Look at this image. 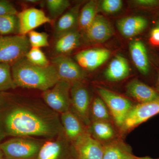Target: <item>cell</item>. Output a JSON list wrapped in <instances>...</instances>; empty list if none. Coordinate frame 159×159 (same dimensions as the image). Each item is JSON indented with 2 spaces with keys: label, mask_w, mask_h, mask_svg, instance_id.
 Segmentation results:
<instances>
[{
  "label": "cell",
  "mask_w": 159,
  "mask_h": 159,
  "mask_svg": "<svg viewBox=\"0 0 159 159\" xmlns=\"http://www.w3.org/2000/svg\"><path fill=\"white\" fill-rule=\"evenodd\" d=\"M31 47L27 35L0 37V63L11 66L25 57Z\"/></svg>",
  "instance_id": "cell-4"
},
{
  "label": "cell",
  "mask_w": 159,
  "mask_h": 159,
  "mask_svg": "<svg viewBox=\"0 0 159 159\" xmlns=\"http://www.w3.org/2000/svg\"><path fill=\"white\" fill-rule=\"evenodd\" d=\"M63 132L59 114L43 100L0 92V143L8 137L53 139Z\"/></svg>",
  "instance_id": "cell-1"
},
{
  "label": "cell",
  "mask_w": 159,
  "mask_h": 159,
  "mask_svg": "<svg viewBox=\"0 0 159 159\" xmlns=\"http://www.w3.org/2000/svg\"><path fill=\"white\" fill-rule=\"evenodd\" d=\"M18 13L16 9L9 1L0 0V16L16 15Z\"/></svg>",
  "instance_id": "cell-32"
},
{
  "label": "cell",
  "mask_w": 159,
  "mask_h": 159,
  "mask_svg": "<svg viewBox=\"0 0 159 159\" xmlns=\"http://www.w3.org/2000/svg\"><path fill=\"white\" fill-rule=\"evenodd\" d=\"M126 92L127 95L138 103L150 102L159 98V93L156 89L137 79L128 83Z\"/></svg>",
  "instance_id": "cell-16"
},
{
  "label": "cell",
  "mask_w": 159,
  "mask_h": 159,
  "mask_svg": "<svg viewBox=\"0 0 159 159\" xmlns=\"http://www.w3.org/2000/svg\"><path fill=\"white\" fill-rule=\"evenodd\" d=\"M78 159H102L103 145L92 136L89 130L73 143Z\"/></svg>",
  "instance_id": "cell-12"
},
{
  "label": "cell",
  "mask_w": 159,
  "mask_h": 159,
  "mask_svg": "<svg viewBox=\"0 0 159 159\" xmlns=\"http://www.w3.org/2000/svg\"><path fill=\"white\" fill-rule=\"evenodd\" d=\"M129 49L132 60L138 70L142 75H148L150 71V63L144 43L134 40L129 43Z\"/></svg>",
  "instance_id": "cell-19"
},
{
  "label": "cell",
  "mask_w": 159,
  "mask_h": 159,
  "mask_svg": "<svg viewBox=\"0 0 159 159\" xmlns=\"http://www.w3.org/2000/svg\"><path fill=\"white\" fill-rule=\"evenodd\" d=\"M158 114L159 98L150 102L138 103L129 111L120 130L123 134L130 131Z\"/></svg>",
  "instance_id": "cell-9"
},
{
  "label": "cell",
  "mask_w": 159,
  "mask_h": 159,
  "mask_svg": "<svg viewBox=\"0 0 159 159\" xmlns=\"http://www.w3.org/2000/svg\"><path fill=\"white\" fill-rule=\"evenodd\" d=\"M35 159H78L73 143L64 131L53 139H45Z\"/></svg>",
  "instance_id": "cell-5"
},
{
  "label": "cell",
  "mask_w": 159,
  "mask_h": 159,
  "mask_svg": "<svg viewBox=\"0 0 159 159\" xmlns=\"http://www.w3.org/2000/svg\"><path fill=\"white\" fill-rule=\"evenodd\" d=\"M135 159H159V158H152L149 157H138Z\"/></svg>",
  "instance_id": "cell-36"
},
{
  "label": "cell",
  "mask_w": 159,
  "mask_h": 159,
  "mask_svg": "<svg viewBox=\"0 0 159 159\" xmlns=\"http://www.w3.org/2000/svg\"><path fill=\"white\" fill-rule=\"evenodd\" d=\"M87 39L90 42L99 43L108 40L113 34L109 21L102 16L97 15L90 26L85 31Z\"/></svg>",
  "instance_id": "cell-14"
},
{
  "label": "cell",
  "mask_w": 159,
  "mask_h": 159,
  "mask_svg": "<svg viewBox=\"0 0 159 159\" xmlns=\"http://www.w3.org/2000/svg\"><path fill=\"white\" fill-rule=\"evenodd\" d=\"M25 57L29 62L38 66L46 67L51 64L45 54L40 48H31Z\"/></svg>",
  "instance_id": "cell-29"
},
{
  "label": "cell",
  "mask_w": 159,
  "mask_h": 159,
  "mask_svg": "<svg viewBox=\"0 0 159 159\" xmlns=\"http://www.w3.org/2000/svg\"><path fill=\"white\" fill-rule=\"evenodd\" d=\"M97 93L107 106L113 122L119 128L134 105L129 99L103 88H98Z\"/></svg>",
  "instance_id": "cell-6"
},
{
  "label": "cell",
  "mask_w": 159,
  "mask_h": 159,
  "mask_svg": "<svg viewBox=\"0 0 159 159\" xmlns=\"http://www.w3.org/2000/svg\"><path fill=\"white\" fill-rule=\"evenodd\" d=\"M80 33L77 30L70 31L56 38L54 51L57 55H67L80 45Z\"/></svg>",
  "instance_id": "cell-23"
},
{
  "label": "cell",
  "mask_w": 159,
  "mask_h": 159,
  "mask_svg": "<svg viewBox=\"0 0 159 159\" xmlns=\"http://www.w3.org/2000/svg\"><path fill=\"white\" fill-rule=\"evenodd\" d=\"M133 3L140 8L151 9L159 6V1L157 0H136Z\"/></svg>",
  "instance_id": "cell-33"
},
{
  "label": "cell",
  "mask_w": 159,
  "mask_h": 159,
  "mask_svg": "<svg viewBox=\"0 0 159 159\" xmlns=\"http://www.w3.org/2000/svg\"><path fill=\"white\" fill-rule=\"evenodd\" d=\"M46 6L51 17L55 19L62 15L70 6L68 0H48Z\"/></svg>",
  "instance_id": "cell-27"
},
{
  "label": "cell",
  "mask_w": 159,
  "mask_h": 159,
  "mask_svg": "<svg viewBox=\"0 0 159 159\" xmlns=\"http://www.w3.org/2000/svg\"><path fill=\"white\" fill-rule=\"evenodd\" d=\"M45 139L15 137L0 143V149L6 159H35Z\"/></svg>",
  "instance_id": "cell-3"
},
{
  "label": "cell",
  "mask_w": 159,
  "mask_h": 159,
  "mask_svg": "<svg viewBox=\"0 0 159 159\" xmlns=\"http://www.w3.org/2000/svg\"><path fill=\"white\" fill-rule=\"evenodd\" d=\"M25 2L31 3H35L38 2L39 1L37 0H28V1H25Z\"/></svg>",
  "instance_id": "cell-37"
},
{
  "label": "cell",
  "mask_w": 159,
  "mask_h": 159,
  "mask_svg": "<svg viewBox=\"0 0 159 159\" xmlns=\"http://www.w3.org/2000/svg\"><path fill=\"white\" fill-rule=\"evenodd\" d=\"M16 87L12 79L11 66L0 63V92H6Z\"/></svg>",
  "instance_id": "cell-26"
},
{
  "label": "cell",
  "mask_w": 159,
  "mask_h": 159,
  "mask_svg": "<svg viewBox=\"0 0 159 159\" xmlns=\"http://www.w3.org/2000/svg\"><path fill=\"white\" fill-rule=\"evenodd\" d=\"M11 75L16 87L34 89L44 92L51 89L60 80L54 66L34 65L25 57L11 66Z\"/></svg>",
  "instance_id": "cell-2"
},
{
  "label": "cell",
  "mask_w": 159,
  "mask_h": 159,
  "mask_svg": "<svg viewBox=\"0 0 159 159\" xmlns=\"http://www.w3.org/2000/svg\"><path fill=\"white\" fill-rule=\"evenodd\" d=\"M149 42L154 47H159V27H156L151 31Z\"/></svg>",
  "instance_id": "cell-34"
},
{
  "label": "cell",
  "mask_w": 159,
  "mask_h": 159,
  "mask_svg": "<svg viewBox=\"0 0 159 159\" xmlns=\"http://www.w3.org/2000/svg\"><path fill=\"white\" fill-rule=\"evenodd\" d=\"M157 27H159V23H158V25H157Z\"/></svg>",
  "instance_id": "cell-39"
},
{
  "label": "cell",
  "mask_w": 159,
  "mask_h": 159,
  "mask_svg": "<svg viewBox=\"0 0 159 159\" xmlns=\"http://www.w3.org/2000/svg\"><path fill=\"white\" fill-rule=\"evenodd\" d=\"M102 159H135L130 146L120 138L103 144Z\"/></svg>",
  "instance_id": "cell-20"
},
{
  "label": "cell",
  "mask_w": 159,
  "mask_h": 159,
  "mask_svg": "<svg viewBox=\"0 0 159 159\" xmlns=\"http://www.w3.org/2000/svg\"><path fill=\"white\" fill-rule=\"evenodd\" d=\"M70 97V110L89 127L91 124L90 111L92 100L89 91L83 81L71 84Z\"/></svg>",
  "instance_id": "cell-8"
},
{
  "label": "cell",
  "mask_w": 159,
  "mask_h": 159,
  "mask_svg": "<svg viewBox=\"0 0 159 159\" xmlns=\"http://www.w3.org/2000/svg\"><path fill=\"white\" fill-rule=\"evenodd\" d=\"M110 55V51L107 49H90L78 52L75 59L82 69L92 71L105 63Z\"/></svg>",
  "instance_id": "cell-13"
},
{
  "label": "cell",
  "mask_w": 159,
  "mask_h": 159,
  "mask_svg": "<svg viewBox=\"0 0 159 159\" xmlns=\"http://www.w3.org/2000/svg\"><path fill=\"white\" fill-rule=\"evenodd\" d=\"M71 84L60 80L51 89L43 92V101L60 115L70 109Z\"/></svg>",
  "instance_id": "cell-7"
},
{
  "label": "cell",
  "mask_w": 159,
  "mask_h": 159,
  "mask_svg": "<svg viewBox=\"0 0 159 159\" xmlns=\"http://www.w3.org/2000/svg\"><path fill=\"white\" fill-rule=\"evenodd\" d=\"M99 2L97 1H89L83 6L80 11L78 26L85 31L97 17L99 9Z\"/></svg>",
  "instance_id": "cell-24"
},
{
  "label": "cell",
  "mask_w": 159,
  "mask_h": 159,
  "mask_svg": "<svg viewBox=\"0 0 159 159\" xmlns=\"http://www.w3.org/2000/svg\"><path fill=\"white\" fill-rule=\"evenodd\" d=\"M60 116L65 135L73 144L89 130L88 126L70 109Z\"/></svg>",
  "instance_id": "cell-15"
},
{
  "label": "cell",
  "mask_w": 159,
  "mask_h": 159,
  "mask_svg": "<svg viewBox=\"0 0 159 159\" xmlns=\"http://www.w3.org/2000/svg\"><path fill=\"white\" fill-rule=\"evenodd\" d=\"M91 123L96 121L113 122L108 107L101 97H95L92 100L90 111Z\"/></svg>",
  "instance_id": "cell-25"
},
{
  "label": "cell",
  "mask_w": 159,
  "mask_h": 159,
  "mask_svg": "<svg viewBox=\"0 0 159 159\" xmlns=\"http://www.w3.org/2000/svg\"><path fill=\"white\" fill-rule=\"evenodd\" d=\"M19 34L27 35L30 31L47 23L51 20L43 11L34 8L24 9L17 15Z\"/></svg>",
  "instance_id": "cell-11"
},
{
  "label": "cell",
  "mask_w": 159,
  "mask_h": 159,
  "mask_svg": "<svg viewBox=\"0 0 159 159\" xmlns=\"http://www.w3.org/2000/svg\"><path fill=\"white\" fill-rule=\"evenodd\" d=\"M16 32L18 33L17 16H0V34L7 35Z\"/></svg>",
  "instance_id": "cell-28"
},
{
  "label": "cell",
  "mask_w": 159,
  "mask_h": 159,
  "mask_svg": "<svg viewBox=\"0 0 159 159\" xmlns=\"http://www.w3.org/2000/svg\"><path fill=\"white\" fill-rule=\"evenodd\" d=\"M0 159H6L5 156L2 151L0 149Z\"/></svg>",
  "instance_id": "cell-38"
},
{
  "label": "cell",
  "mask_w": 159,
  "mask_h": 159,
  "mask_svg": "<svg viewBox=\"0 0 159 159\" xmlns=\"http://www.w3.org/2000/svg\"><path fill=\"white\" fill-rule=\"evenodd\" d=\"M59 79L72 84L83 81L85 74L82 68L77 62L67 55H57L52 59Z\"/></svg>",
  "instance_id": "cell-10"
},
{
  "label": "cell",
  "mask_w": 159,
  "mask_h": 159,
  "mask_svg": "<svg viewBox=\"0 0 159 159\" xmlns=\"http://www.w3.org/2000/svg\"><path fill=\"white\" fill-rule=\"evenodd\" d=\"M156 90L159 93V72L158 74L157 77L156 82Z\"/></svg>",
  "instance_id": "cell-35"
},
{
  "label": "cell",
  "mask_w": 159,
  "mask_h": 159,
  "mask_svg": "<svg viewBox=\"0 0 159 159\" xmlns=\"http://www.w3.org/2000/svg\"><path fill=\"white\" fill-rule=\"evenodd\" d=\"M89 130L92 136L102 145L119 138L112 122L107 121L92 122Z\"/></svg>",
  "instance_id": "cell-22"
},
{
  "label": "cell",
  "mask_w": 159,
  "mask_h": 159,
  "mask_svg": "<svg viewBox=\"0 0 159 159\" xmlns=\"http://www.w3.org/2000/svg\"><path fill=\"white\" fill-rule=\"evenodd\" d=\"M28 38L31 48H40L49 46L48 35L46 32L30 31L28 34Z\"/></svg>",
  "instance_id": "cell-30"
},
{
  "label": "cell",
  "mask_w": 159,
  "mask_h": 159,
  "mask_svg": "<svg viewBox=\"0 0 159 159\" xmlns=\"http://www.w3.org/2000/svg\"><path fill=\"white\" fill-rule=\"evenodd\" d=\"M99 6L101 10L107 14H114L122 9L123 2L121 0H103Z\"/></svg>",
  "instance_id": "cell-31"
},
{
  "label": "cell",
  "mask_w": 159,
  "mask_h": 159,
  "mask_svg": "<svg viewBox=\"0 0 159 159\" xmlns=\"http://www.w3.org/2000/svg\"><path fill=\"white\" fill-rule=\"evenodd\" d=\"M81 5V2L76 4L60 16L54 27L55 38L67 32L77 30Z\"/></svg>",
  "instance_id": "cell-18"
},
{
  "label": "cell",
  "mask_w": 159,
  "mask_h": 159,
  "mask_svg": "<svg viewBox=\"0 0 159 159\" xmlns=\"http://www.w3.org/2000/svg\"><path fill=\"white\" fill-rule=\"evenodd\" d=\"M148 20L140 16H128L117 22V29L123 37L129 39L134 37L144 31L148 25Z\"/></svg>",
  "instance_id": "cell-17"
},
{
  "label": "cell",
  "mask_w": 159,
  "mask_h": 159,
  "mask_svg": "<svg viewBox=\"0 0 159 159\" xmlns=\"http://www.w3.org/2000/svg\"><path fill=\"white\" fill-rule=\"evenodd\" d=\"M128 61L121 55H116L111 61L106 69L104 74L106 79L111 82L123 80L129 74Z\"/></svg>",
  "instance_id": "cell-21"
}]
</instances>
